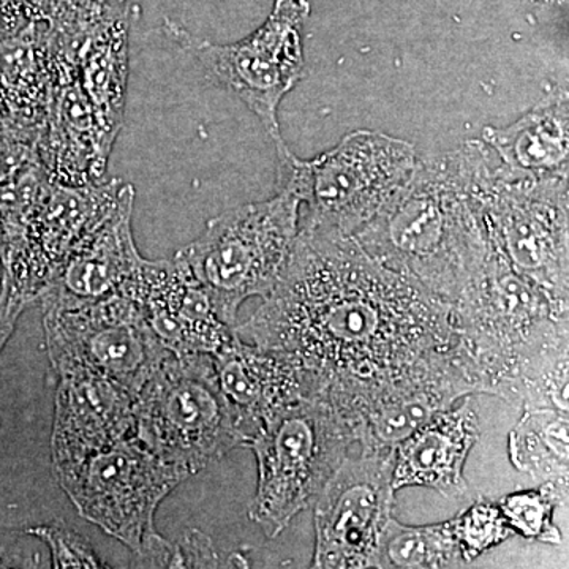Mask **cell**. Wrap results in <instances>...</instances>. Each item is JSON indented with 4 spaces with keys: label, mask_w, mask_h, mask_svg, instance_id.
<instances>
[{
    "label": "cell",
    "mask_w": 569,
    "mask_h": 569,
    "mask_svg": "<svg viewBox=\"0 0 569 569\" xmlns=\"http://www.w3.org/2000/svg\"><path fill=\"white\" fill-rule=\"evenodd\" d=\"M239 339L293 356L336 406L455 358L452 305L385 268L353 236L302 224Z\"/></svg>",
    "instance_id": "obj_1"
},
{
    "label": "cell",
    "mask_w": 569,
    "mask_h": 569,
    "mask_svg": "<svg viewBox=\"0 0 569 569\" xmlns=\"http://www.w3.org/2000/svg\"><path fill=\"white\" fill-rule=\"evenodd\" d=\"M451 305L456 362L477 395L568 410L569 299L519 274L489 238L481 271Z\"/></svg>",
    "instance_id": "obj_2"
},
{
    "label": "cell",
    "mask_w": 569,
    "mask_h": 569,
    "mask_svg": "<svg viewBox=\"0 0 569 569\" xmlns=\"http://www.w3.org/2000/svg\"><path fill=\"white\" fill-rule=\"evenodd\" d=\"M482 141L418 159L389 203L353 236L373 260L455 302L489 252L479 187L490 159Z\"/></svg>",
    "instance_id": "obj_3"
},
{
    "label": "cell",
    "mask_w": 569,
    "mask_h": 569,
    "mask_svg": "<svg viewBox=\"0 0 569 569\" xmlns=\"http://www.w3.org/2000/svg\"><path fill=\"white\" fill-rule=\"evenodd\" d=\"M355 443L346 415L326 396L305 397L266 419L246 445L258 463L250 520L266 537H279L316 500Z\"/></svg>",
    "instance_id": "obj_4"
},
{
    "label": "cell",
    "mask_w": 569,
    "mask_h": 569,
    "mask_svg": "<svg viewBox=\"0 0 569 569\" xmlns=\"http://www.w3.org/2000/svg\"><path fill=\"white\" fill-rule=\"evenodd\" d=\"M52 471L82 518L151 567L171 568L174 542L157 531L153 518L164 498L190 478L183 468L129 437L88 458L52 466Z\"/></svg>",
    "instance_id": "obj_5"
},
{
    "label": "cell",
    "mask_w": 569,
    "mask_h": 569,
    "mask_svg": "<svg viewBox=\"0 0 569 569\" xmlns=\"http://www.w3.org/2000/svg\"><path fill=\"white\" fill-rule=\"evenodd\" d=\"M301 198L287 183L266 201L213 217L203 234L179 250L220 320L236 325L239 307L279 282L299 233Z\"/></svg>",
    "instance_id": "obj_6"
},
{
    "label": "cell",
    "mask_w": 569,
    "mask_h": 569,
    "mask_svg": "<svg viewBox=\"0 0 569 569\" xmlns=\"http://www.w3.org/2000/svg\"><path fill=\"white\" fill-rule=\"evenodd\" d=\"M133 418V437L190 477L246 445L211 355H171L134 396Z\"/></svg>",
    "instance_id": "obj_7"
},
{
    "label": "cell",
    "mask_w": 569,
    "mask_h": 569,
    "mask_svg": "<svg viewBox=\"0 0 569 569\" xmlns=\"http://www.w3.org/2000/svg\"><path fill=\"white\" fill-rule=\"evenodd\" d=\"M417 160L406 140L356 130L317 159L291 153L280 163V183L290 186L309 208L306 224L355 236L402 189Z\"/></svg>",
    "instance_id": "obj_8"
},
{
    "label": "cell",
    "mask_w": 569,
    "mask_h": 569,
    "mask_svg": "<svg viewBox=\"0 0 569 569\" xmlns=\"http://www.w3.org/2000/svg\"><path fill=\"white\" fill-rule=\"evenodd\" d=\"M479 198L489 238L509 264L569 299L568 178L509 170L492 152Z\"/></svg>",
    "instance_id": "obj_9"
},
{
    "label": "cell",
    "mask_w": 569,
    "mask_h": 569,
    "mask_svg": "<svg viewBox=\"0 0 569 569\" xmlns=\"http://www.w3.org/2000/svg\"><path fill=\"white\" fill-rule=\"evenodd\" d=\"M307 14V0H277L260 29L228 44L198 39L178 22L163 21L164 33L258 116L280 163L293 152L284 144L277 111L305 71L301 36Z\"/></svg>",
    "instance_id": "obj_10"
},
{
    "label": "cell",
    "mask_w": 569,
    "mask_h": 569,
    "mask_svg": "<svg viewBox=\"0 0 569 569\" xmlns=\"http://www.w3.org/2000/svg\"><path fill=\"white\" fill-rule=\"evenodd\" d=\"M43 328L52 369L81 367L133 396L173 355L121 291L77 309L43 310Z\"/></svg>",
    "instance_id": "obj_11"
},
{
    "label": "cell",
    "mask_w": 569,
    "mask_h": 569,
    "mask_svg": "<svg viewBox=\"0 0 569 569\" xmlns=\"http://www.w3.org/2000/svg\"><path fill=\"white\" fill-rule=\"evenodd\" d=\"M395 449L346 459L316 498V552L320 569L380 568L381 545L395 511Z\"/></svg>",
    "instance_id": "obj_12"
},
{
    "label": "cell",
    "mask_w": 569,
    "mask_h": 569,
    "mask_svg": "<svg viewBox=\"0 0 569 569\" xmlns=\"http://www.w3.org/2000/svg\"><path fill=\"white\" fill-rule=\"evenodd\" d=\"M127 183L116 178L82 186L51 182L20 241L0 257V290L24 309L39 302L71 253L114 211Z\"/></svg>",
    "instance_id": "obj_13"
},
{
    "label": "cell",
    "mask_w": 569,
    "mask_h": 569,
    "mask_svg": "<svg viewBox=\"0 0 569 569\" xmlns=\"http://www.w3.org/2000/svg\"><path fill=\"white\" fill-rule=\"evenodd\" d=\"M121 293L140 309L153 336L173 355H216L234 336L181 258H142Z\"/></svg>",
    "instance_id": "obj_14"
},
{
    "label": "cell",
    "mask_w": 569,
    "mask_h": 569,
    "mask_svg": "<svg viewBox=\"0 0 569 569\" xmlns=\"http://www.w3.org/2000/svg\"><path fill=\"white\" fill-rule=\"evenodd\" d=\"M48 61L50 97L37 142L41 167L56 183L82 186L102 181L114 141L103 132L74 63L50 48Z\"/></svg>",
    "instance_id": "obj_15"
},
{
    "label": "cell",
    "mask_w": 569,
    "mask_h": 569,
    "mask_svg": "<svg viewBox=\"0 0 569 569\" xmlns=\"http://www.w3.org/2000/svg\"><path fill=\"white\" fill-rule=\"evenodd\" d=\"M475 388L456 362L449 359L417 377L337 406L346 415L361 452L392 451L441 411Z\"/></svg>",
    "instance_id": "obj_16"
},
{
    "label": "cell",
    "mask_w": 569,
    "mask_h": 569,
    "mask_svg": "<svg viewBox=\"0 0 569 569\" xmlns=\"http://www.w3.org/2000/svg\"><path fill=\"white\" fill-rule=\"evenodd\" d=\"M56 376L52 466L88 458L133 437L132 392L81 367H63Z\"/></svg>",
    "instance_id": "obj_17"
},
{
    "label": "cell",
    "mask_w": 569,
    "mask_h": 569,
    "mask_svg": "<svg viewBox=\"0 0 569 569\" xmlns=\"http://www.w3.org/2000/svg\"><path fill=\"white\" fill-rule=\"evenodd\" d=\"M212 359L246 445L277 411L305 397L320 396L293 356L244 342L236 332Z\"/></svg>",
    "instance_id": "obj_18"
},
{
    "label": "cell",
    "mask_w": 569,
    "mask_h": 569,
    "mask_svg": "<svg viewBox=\"0 0 569 569\" xmlns=\"http://www.w3.org/2000/svg\"><path fill=\"white\" fill-rule=\"evenodd\" d=\"M134 189L127 183L111 216L71 253L39 298L43 310H70L119 293L142 257L134 244Z\"/></svg>",
    "instance_id": "obj_19"
},
{
    "label": "cell",
    "mask_w": 569,
    "mask_h": 569,
    "mask_svg": "<svg viewBox=\"0 0 569 569\" xmlns=\"http://www.w3.org/2000/svg\"><path fill=\"white\" fill-rule=\"evenodd\" d=\"M479 438L478 408L473 396L448 408L395 448L392 488H427L447 498L466 496L463 477L468 455Z\"/></svg>",
    "instance_id": "obj_20"
},
{
    "label": "cell",
    "mask_w": 569,
    "mask_h": 569,
    "mask_svg": "<svg viewBox=\"0 0 569 569\" xmlns=\"http://www.w3.org/2000/svg\"><path fill=\"white\" fill-rule=\"evenodd\" d=\"M482 142L509 170L568 178V89H550L533 110L511 126L486 127Z\"/></svg>",
    "instance_id": "obj_21"
},
{
    "label": "cell",
    "mask_w": 569,
    "mask_h": 569,
    "mask_svg": "<svg viewBox=\"0 0 569 569\" xmlns=\"http://www.w3.org/2000/svg\"><path fill=\"white\" fill-rule=\"evenodd\" d=\"M0 96L14 121L40 133L50 97L47 20L0 32Z\"/></svg>",
    "instance_id": "obj_22"
},
{
    "label": "cell",
    "mask_w": 569,
    "mask_h": 569,
    "mask_svg": "<svg viewBox=\"0 0 569 569\" xmlns=\"http://www.w3.org/2000/svg\"><path fill=\"white\" fill-rule=\"evenodd\" d=\"M569 411L560 408L523 410L509 433V458L519 471L539 481L569 479Z\"/></svg>",
    "instance_id": "obj_23"
},
{
    "label": "cell",
    "mask_w": 569,
    "mask_h": 569,
    "mask_svg": "<svg viewBox=\"0 0 569 569\" xmlns=\"http://www.w3.org/2000/svg\"><path fill=\"white\" fill-rule=\"evenodd\" d=\"M451 520L410 527L392 519L380 552V568L440 569L466 567Z\"/></svg>",
    "instance_id": "obj_24"
},
{
    "label": "cell",
    "mask_w": 569,
    "mask_h": 569,
    "mask_svg": "<svg viewBox=\"0 0 569 569\" xmlns=\"http://www.w3.org/2000/svg\"><path fill=\"white\" fill-rule=\"evenodd\" d=\"M567 497L568 481L550 479L542 481L538 489L509 493L498 507L515 533L546 545H560L561 533L553 516Z\"/></svg>",
    "instance_id": "obj_25"
},
{
    "label": "cell",
    "mask_w": 569,
    "mask_h": 569,
    "mask_svg": "<svg viewBox=\"0 0 569 569\" xmlns=\"http://www.w3.org/2000/svg\"><path fill=\"white\" fill-rule=\"evenodd\" d=\"M451 522L466 563H471L486 550L496 548L515 535L498 503L489 500H478Z\"/></svg>",
    "instance_id": "obj_26"
},
{
    "label": "cell",
    "mask_w": 569,
    "mask_h": 569,
    "mask_svg": "<svg viewBox=\"0 0 569 569\" xmlns=\"http://www.w3.org/2000/svg\"><path fill=\"white\" fill-rule=\"evenodd\" d=\"M26 533L41 539L51 552L52 568H102V560L92 546L62 520L37 526Z\"/></svg>",
    "instance_id": "obj_27"
},
{
    "label": "cell",
    "mask_w": 569,
    "mask_h": 569,
    "mask_svg": "<svg viewBox=\"0 0 569 569\" xmlns=\"http://www.w3.org/2000/svg\"><path fill=\"white\" fill-rule=\"evenodd\" d=\"M40 133L10 119L0 127V183L9 181L29 167L40 162L37 142Z\"/></svg>",
    "instance_id": "obj_28"
},
{
    "label": "cell",
    "mask_w": 569,
    "mask_h": 569,
    "mask_svg": "<svg viewBox=\"0 0 569 569\" xmlns=\"http://www.w3.org/2000/svg\"><path fill=\"white\" fill-rule=\"evenodd\" d=\"M217 567H219V553L213 548L211 538L206 537L200 530H187L181 541L176 542L171 568Z\"/></svg>",
    "instance_id": "obj_29"
},
{
    "label": "cell",
    "mask_w": 569,
    "mask_h": 569,
    "mask_svg": "<svg viewBox=\"0 0 569 569\" xmlns=\"http://www.w3.org/2000/svg\"><path fill=\"white\" fill-rule=\"evenodd\" d=\"M24 312V307L17 305L7 293L0 290V353L9 342L14 328H17L18 318Z\"/></svg>",
    "instance_id": "obj_30"
},
{
    "label": "cell",
    "mask_w": 569,
    "mask_h": 569,
    "mask_svg": "<svg viewBox=\"0 0 569 569\" xmlns=\"http://www.w3.org/2000/svg\"><path fill=\"white\" fill-rule=\"evenodd\" d=\"M18 561L21 560L14 559V557H11L9 553H7V550L0 549V567H14V565H20Z\"/></svg>",
    "instance_id": "obj_31"
},
{
    "label": "cell",
    "mask_w": 569,
    "mask_h": 569,
    "mask_svg": "<svg viewBox=\"0 0 569 569\" xmlns=\"http://www.w3.org/2000/svg\"><path fill=\"white\" fill-rule=\"evenodd\" d=\"M11 114L9 111V108H7L6 102H3L2 96H0V127L3 126V123H7L10 121Z\"/></svg>",
    "instance_id": "obj_32"
},
{
    "label": "cell",
    "mask_w": 569,
    "mask_h": 569,
    "mask_svg": "<svg viewBox=\"0 0 569 569\" xmlns=\"http://www.w3.org/2000/svg\"><path fill=\"white\" fill-rule=\"evenodd\" d=\"M118 2H129V0H118Z\"/></svg>",
    "instance_id": "obj_33"
}]
</instances>
